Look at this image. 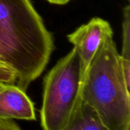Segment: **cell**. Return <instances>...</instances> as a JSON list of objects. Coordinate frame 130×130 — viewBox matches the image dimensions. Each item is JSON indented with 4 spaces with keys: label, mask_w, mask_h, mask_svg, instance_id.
<instances>
[{
    "label": "cell",
    "mask_w": 130,
    "mask_h": 130,
    "mask_svg": "<svg viewBox=\"0 0 130 130\" xmlns=\"http://www.w3.org/2000/svg\"><path fill=\"white\" fill-rule=\"evenodd\" d=\"M54 49L51 33L30 0H0V61L26 91L46 67Z\"/></svg>",
    "instance_id": "cell-1"
},
{
    "label": "cell",
    "mask_w": 130,
    "mask_h": 130,
    "mask_svg": "<svg viewBox=\"0 0 130 130\" xmlns=\"http://www.w3.org/2000/svg\"><path fill=\"white\" fill-rule=\"evenodd\" d=\"M113 34L106 35L82 80L80 97L109 130H130V93Z\"/></svg>",
    "instance_id": "cell-2"
},
{
    "label": "cell",
    "mask_w": 130,
    "mask_h": 130,
    "mask_svg": "<svg viewBox=\"0 0 130 130\" xmlns=\"http://www.w3.org/2000/svg\"><path fill=\"white\" fill-rule=\"evenodd\" d=\"M82 77L81 59L74 47L44 78L40 110L43 130H62L69 123L81 100Z\"/></svg>",
    "instance_id": "cell-3"
},
{
    "label": "cell",
    "mask_w": 130,
    "mask_h": 130,
    "mask_svg": "<svg viewBox=\"0 0 130 130\" xmlns=\"http://www.w3.org/2000/svg\"><path fill=\"white\" fill-rule=\"evenodd\" d=\"M109 34H113L109 22L101 18H93L67 36L79 54L83 75L102 40Z\"/></svg>",
    "instance_id": "cell-4"
},
{
    "label": "cell",
    "mask_w": 130,
    "mask_h": 130,
    "mask_svg": "<svg viewBox=\"0 0 130 130\" xmlns=\"http://www.w3.org/2000/svg\"><path fill=\"white\" fill-rule=\"evenodd\" d=\"M0 120H36L33 102L15 84H4L0 90Z\"/></svg>",
    "instance_id": "cell-5"
},
{
    "label": "cell",
    "mask_w": 130,
    "mask_h": 130,
    "mask_svg": "<svg viewBox=\"0 0 130 130\" xmlns=\"http://www.w3.org/2000/svg\"><path fill=\"white\" fill-rule=\"evenodd\" d=\"M62 130H109L101 121L95 111L80 100L71 119Z\"/></svg>",
    "instance_id": "cell-6"
},
{
    "label": "cell",
    "mask_w": 130,
    "mask_h": 130,
    "mask_svg": "<svg viewBox=\"0 0 130 130\" xmlns=\"http://www.w3.org/2000/svg\"><path fill=\"white\" fill-rule=\"evenodd\" d=\"M123 21V45L120 55L122 68L127 85L130 87V7L124 8Z\"/></svg>",
    "instance_id": "cell-7"
},
{
    "label": "cell",
    "mask_w": 130,
    "mask_h": 130,
    "mask_svg": "<svg viewBox=\"0 0 130 130\" xmlns=\"http://www.w3.org/2000/svg\"><path fill=\"white\" fill-rule=\"evenodd\" d=\"M16 82L15 71L6 64L0 61V84H15Z\"/></svg>",
    "instance_id": "cell-8"
},
{
    "label": "cell",
    "mask_w": 130,
    "mask_h": 130,
    "mask_svg": "<svg viewBox=\"0 0 130 130\" xmlns=\"http://www.w3.org/2000/svg\"><path fill=\"white\" fill-rule=\"evenodd\" d=\"M0 130H21L13 120H0Z\"/></svg>",
    "instance_id": "cell-9"
},
{
    "label": "cell",
    "mask_w": 130,
    "mask_h": 130,
    "mask_svg": "<svg viewBox=\"0 0 130 130\" xmlns=\"http://www.w3.org/2000/svg\"><path fill=\"white\" fill-rule=\"evenodd\" d=\"M48 2L53 4V5H66L68 2H69L71 0H46Z\"/></svg>",
    "instance_id": "cell-10"
},
{
    "label": "cell",
    "mask_w": 130,
    "mask_h": 130,
    "mask_svg": "<svg viewBox=\"0 0 130 130\" xmlns=\"http://www.w3.org/2000/svg\"><path fill=\"white\" fill-rule=\"evenodd\" d=\"M4 84H0V90L2 89V86H3Z\"/></svg>",
    "instance_id": "cell-11"
}]
</instances>
